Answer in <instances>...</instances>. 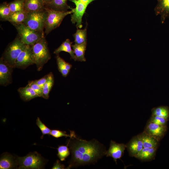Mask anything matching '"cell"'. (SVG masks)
<instances>
[{
    "label": "cell",
    "mask_w": 169,
    "mask_h": 169,
    "mask_svg": "<svg viewBox=\"0 0 169 169\" xmlns=\"http://www.w3.org/2000/svg\"><path fill=\"white\" fill-rule=\"evenodd\" d=\"M33 61L40 71L51 58V56L48 46V44L45 37L31 45Z\"/></svg>",
    "instance_id": "obj_2"
},
{
    "label": "cell",
    "mask_w": 169,
    "mask_h": 169,
    "mask_svg": "<svg viewBox=\"0 0 169 169\" xmlns=\"http://www.w3.org/2000/svg\"><path fill=\"white\" fill-rule=\"evenodd\" d=\"M70 135L67 145L69 147L72 156L66 169L95 162L106 155L107 151L97 140L87 141L77 138L73 131H70Z\"/></svg>",
    "instance_id": "obj_1"
},
{
    "label": "cell",
    "mask_w": 169,
    "mask_h": 169,
    "mask_svg": "<svg viewBox=\"0 0 169 169\" xmlns=\"http://www.w3.org/2000/svg\"><path fill=\"white\" fill-rule=\"evenodd\" d=\"M28 84L33 90L39 97L43 98V92L42 88L36 84L34 81H29Z\"/></svg>",
    "instance_id": "obj_33"
},
{
    "label": "cell",
    "mask_w": 169,
    "mask_h": 169,
    "mask_svg": "<svg viewBox=\"0 0 169 169\" xmlns=\"http://www.w3.org/2000/svg\"><path fill=\"white\" fill-rule=\"evenodd\" d=\"M74 3L75 8H72L73 13L71 15V21L73 24L76 23L77 28H81L82 27V18L88 6L80 0H69Z\"/></svg>",
    "instance_id": "obj_8"
},
{
    "label": "cell",
    "mask_w": 169,
    "mask_h": 169,
    "mask_svg": "<svg viewBox=\"0 0 169 169\" xmlns=\"http://www.w3.org/2000/svg\"><path fill=\"white\" fill-rule=\"evenodd\" d=\"M25 0H14L8 3L12 13L24 11Z\"/></svg>",
    "instance_id": "obj_28"
},
{
    "label": "cell",
    "mask_w": 169,
    "mask_h": 169,
    "mask_svg": "<svg viewBox=\"0 0 169 169\" xmlns=\"http://www.w3.org/2000/svg\"><path fill=\"white\" fill-rule=\"evenodd\" d=\"M12 67L2 57L0 60V84L6 85L11 81Z\"/></svg>",
    "instance_id": "obj_11"
},
{
    "label": "cell",
    "mask_w": 169,
    "mask_h": 169,
    "mask_svg": "<svg viewBox=\"0 0 169 169\" xmlns=\"http://www.w3.org/2000/svg\"><path fill=\"white\" fill-rule=\"evenodd\" d=\"M45 7L42 0H25L24 9L27 13L41 10Z\"/></svg>",
    "instance_id": "obj_16"
},
{
    "label": "cell",
    "mask_w": 169,
    "mask_h": 169,
    "mask_svg": "<svg viewBox=\"0 0 169 169\" xmlns=\"http://www.w3.org/2000/svg\"><path fill=\"white\" fill-rule=\"evenodd\" d=\"M167 126H164L148 121L143 131L160 141L166 133Z\"/></svg>",
    "instance_id": "obj_10"
},
{
    "label": "cell",
    "mask_w": 169,
    "mask_h": 169,
    "mask_svg": "<svg viewBox=\"0 0 169 169\" xmlns=\"http://www.w3.org/2000/svg\"><path fill=\"white\" fill-rule=\"evenodd\" d=\"M154 11L156 15H161V21L163 23L169 17V0H157Z\"/></svg>",
    "instance_id": "obj_15"
},
{
    "label": "cell",
    "mask_w": 169,
    "mask_h": 169,
    "mask_svg": "<svg viewBox=\"0 0 169 169\" xmlns=\"http://www.w3.org/2000/svg\"><path fill=\"white\" fill-rule=\"evenodd\" d=\"M68 146V145L59 146L57 148V155L60 160L62 161H65V159L70 155V150Z\"/></svg>",
    "instance_id": "obj_30"
},
{
    "label": "cell",
    "mask_w": 169,
    "mask_h": 169,
    "mask_svg": "<svg viewBox=\"0 0 169 169\" xmlns=\"http://www.w3.org/2000/svg\"><path fill=\"white\" fill-rule=\"evenodd\" d=\"M36 124L42 134L41 138L42 139L45 135H50L51 130L42 122L39 117H38L36 119Z\"/></svg>",
    "instance_id": "obj_31"
},
{
    "label": "cell",
    "mask_w": 169,
    "mask_h": 169,
    "mask_svg": "<svg viewBox=\"0 0 169 169\" xmlns=\"http://www.w3.org/2000/svg\"><path fill=\"white\" fill-rule=\"evenodd\" d=\"M156 148H143L135 157L142 161H150L155 159Z\"/></svg>",
    "instance_id": "obj_18"
},
{
    "label": "cell",
    "mask_w": 169,
    "mask_h": 169,
    "mask_svg": "<svg viewBox=\"0 0 169 169\" xmlns=\"http://www.w3.org/2000/svg\"><path fill=\"white\" fill-rule=\"evenodd\" d=\"M18 91L21 97L25 101H29L39 97L28 84L24 87L19 88Z\"/></svg>",
    "instance_id": "obj_21"
},
{
    "label": "cell",
    "mask_w": 169,
    "mask_h": 169,
    "mask_svg": "<svg viewBox=\"0 0 169 169\" xmlns=\"http://www.w3.org/2000/svg\"><path fill=\"white\" fill-rule=\"evenodd\" d=\"M54 83V76L52 72L49 74L48 79L43 87V98L48 99L49 93Z\"/></svg>",
    "instance_id": "obj_27"
},
{
    "label": "cell",
    "mask_w": 169,
    "mask_h": 169,
    "mask_svg": "<svg viewBox=\"0 0 169 169\" xmlns=\"http://www.w3.org/2000/svg\"><path fill=\"white\" fill-rule=\"evenodd\" d=\"M47 16L45 7L41 10L27 13L23 24L35 31L44 33V29Z\"/></svg>",
    "instance_id": "obj_5"
},
{
    "label": "cell",
    "mask_w": 169,
    "mask_h": 169,
    "mask_svg": "<svg viewBox=\"0 0 169 169\" xmlns=\"http://www.w3.org/2000/svg\"><path fill=\"white\" fill-rule=\"evenodd\" d=\"M68 0H52L45 5V7L54 10L60 11H67V10L71 8L68 5Z\"/></svg>",
    "instance_id": "obj_19"
},
{
    "label": "cell",
    "mask_w": 169,
    "mask_h": 169,
    "mask_svg": "<svg viewBox=\"0 0 169 169\" xmlns=\"http://www.w3.org/2000/svg\"><path fill=\"white\" fill-rule=\"evenodd\" d=\"M168 121L166 119L163 117L151 115L148 121L160 125L167 126Z\"/></svg>",
    "instance_id": "obj_32"
},
{
    "label": "cell",
    "mask_w": 169,
    "mask_h": 169,
    "mask_svg": "<svg viewBox=\"0 0 169 169\" xmlns=\"http://www.w3.org/2000/svg\"><path fill=\"white\" fill-rule=\"evenodd\" d=\"M49 77V74L45 75L41 78L36 80L34 81L42 88H43L44 85L47 81Z\"/></svg>",
    "instance_id": "obj_35"
},
{
    "label": "cell",
    "mask_w": 169,
    "mask_h": 169,
    "mask_svg": "<svg viewBox=\"0 0 169 169\" xmlns=\"http://www.w3.org/2000/svg\"><path fill=\"white\" fill-rule=\"evenodd\" d=\"M26 45L19 37L16 38L9 44L2 58L12 67H14L16 59Z\"/></svg>",
    "instance_id": "obj_7"
},
{
    "label": "cell",
    "mask_w": 169,
    "mask_h": 169,
    "mask_svg": "<svg viewBox=\"0 0 169 169\" xmlns=\"http://www.w3.org/2000/svg\"><path fill=\"white\" fill-rule=\"evenodd\" d=\"M50 135L55 138H59L60 137H71V135L67 134L65 131H62L58 130H52L51 131Z\"/></svg>",
    "instance_id": "obj_34"
},
{
    "label": "cell",
    "mask_w": 169,
    "mask_h": 169,
    "mask_svg": "<svg viewBox=\"0 0 169 169\" xmlns=\"http://www.w3.org/2000/svg\"><path fill=\"white\" fill-rule=\"evenodd\" d=\"M72 42L69 39H66L54 52V53L57 54L61 51H64L69 53L71 59L76 61V58L74 51L71 48Z\"/></svg>",
    "instance_id": "obj_24"
},
{
    "label": "cell",
    "mask_w": 169,
    "mask_h": 169,
    "mask_svg": "<svg viewBox=\"0 0 169 169\" xmlns=\"http://www.w3.org/2000/svg\"><path fill=\"white\" fill-rule=\"evenodd\" d=\"M73 36L75 44H80L87 42L86 27L83 29L77 28L76 33L73 34Z\"/></svg>",
    "instance_id": "obj_26"
},
{
    "label": "cell",
    "mask_w": 169,
    "mask_h": 169,
    "mask_svg": "<svg viewBox=\"0 0 169 169\" xmlns=\"http://www.w3.org/2000/svg\"><path fill=\"white\" fill-rule=\"evenodd\" d=\"M18 169H43L44 167L46 161L37 151L30 152L23 157H16Z\"/></svg>",
    "instance_id": "obj_3"
},
{
    "label": "cell",
    "mask_w": 169,
    "mask_h": 169,
    "mask_svg": "<svg viewBox=\"0 0 169 169\" xmlns=\"http://www.w3.org/2000/svg\"><path fill=\"white\" fill-rule=\"evenodd\" d=\"M25 11L12 13L7 19L14 26L23 23L27 16Z\"/></svg>",
    "instance_id": "obj_20"
},
{
    "label": "cell",
    "mask_w": 169,
    "mask_h": 169,
    "mask_svg": "<svg viewBox=\"0 0 169 169\" xmlns=\"http://www.w3.org/2000/svg\"><path fill=\"white\" fill-rule=\"evenodd\" d=\"M14 26L20 39L26 45H32L44 37V33L33 30L23 23Z\"/></svg>",
    "instance_id": "obj_6"
},
{
    "label": "cell",
    "mask_w": 169,
    "mask_h": 169,
    "mask_svg": "<svg viewBox=\"0 0 169 169\" xmlns=\"http://www.w3.org/2000/svg\"><path fill=\"white\" fill-rule=\"evenodd\" d=\"M141 139L143 148H153L157 149L159 141L154 137L143 131L138 135Z\"/></svg>",
    "instance_id": "obj_17"
},
{
    "label": "cell",
    "mask_w": 169,
    "mask_h": 169,
    "mask_svg": "<svg viewBox=\"0 0 169 169\" xmlns=\"http://www.w3.org/2000/svg\"><path fill=\"white\" fill-rule=\"evenodd\" d=\"M152 115L163 117L168 120L169 108L167 106H161L154 107L151 110Z\"/></svg>",
    "instance_id": "obj_25"
},
{
    "label": "cell",
    "mask_w": 169,
    "mask_h": 169,
    "mask_svg": "<svg viewBox=\"0 0 169 169\" xmlns=\"http://www.w3.org/2000/svg\"><path fill=\"white\" fill-rule=\"evenodd\" d=\"M33 64L31 45H26L16 59L14 67L24 68Z\"/></svg>",
    "instance_id": "obj_9"
},
{
    "label": "cell",
    "mask_w": 169,
    "mask_h": 169,
    "mask_svg": "<svg viewBox=\"0 0 169 169\" xmlns=\"http://www.w3.org/2000/svg\"><path fill=\"white\" fill-rule=\"evenodd\" d=\"M83 3L85 4L88 5L92 2L96 0H80Z\"/></svg>",
    "instance_id": "obj_37"
},
{
    "label": "cell",
    "mask_w": 169,
    "mask_h": 169,
    "mask_svg": "<svg viewBox=\"0 0 169 169\" xmlns=\"http://www.w3.org/2000/svg\"><path fill=\"white\" fill-rule=\"evenodd\" d=\"M129 155L134 157L143 148L142 142L137 135L133 137L126 145Z\"/></svg>",
    "instance_id": "obj_13"
},
{
    "label": "cell",
    "mask_w": 169,
    "mask_h": 169,
    "mask_svg": "<svg viewBox=\"0 0 169 169\" xmlns=\"http://www.w3.org/2000/svg\"><path fill=\"white\" fill-rule=\"evenodd\" d=\"M126 148V145L124 144L118 143L111 141L109 148L106 152V156L112 157L117 164V159L122 157Z\"/></svg>",
    "instance_id": "obj_12"
},
{
    "label": "cell",
    "mask_w": 169,
    "mask_h": 169,
    "mask_svg": "<svg viewBox=\"0 0 169 169\" xmlns=\"http://www.w3.org/2000/svg\"><path fill=\"white\" fill-rule=\"evenodd\" d=\"M47 16L45 23V32L48 34L52 30L59 27L64 18L72 13L73 11H60L45 7Z\"/></svg>",
    "instance_id": "obj_4"
},
{
    "label": "cell",
    "mask_w": 169,
    "mask_h": 169,
    "mask_svg": "<svg viewBox=\"0 0 169 169\" xmlns=\"http://www.w3.org/2000/svg\"><path fill=\"white\" fill-rule=\"evenodd\" d=\"M16 157L8 152H4L1 156L0 169H10L18 168Z\"/></svg>",
    "instance_id": "obj_14"
},
{
    "label": "cell",
    "mask_w": 169,
    "mask_h": 169,
    "mask_svg": "<svg viewBox=\"0 0 169 169\" xmlns=\"http://www.w3.org/2000/svg\"><path fill=\"white\" fill-rule=\"evenodd\" d=\"M12 13L8 3L4 2L0 4V17L1 20L7 21Z\"/></svg>",
    "instance_id": "obj_29"
},
{
    "label": "cell",
    "mask_w": 169,
    "mask_h": 169,
    "mask_svg": "<svg viewBox=\"0 0 169 169\" xmlns=\"http://www.w3.org/2000/svg\"><path fill=\"white\" fill-rule=\"evenodd\" d=\"M52 169H66L64 165L61 164L59 160H57L54 164Z\"/></svg>",
    "instance_id": "obj_36"
},
{
    "label": "cell",
    "mask_w": 169,
    "mask_h": 169,
    "mask_svg": "<svg viewBox=\"0 0 169 169\" xmlns=\"http://www.w3.org/2000/svg\"><path fill=\"white\" fill-rule=\"evenodd\" d=\"M86 45L87 42L80 44H75L72 45L76 57V61L80 62L86 61L84 55Z\"/></svg>",
    "instance_id": "obj_23"
},
{
    "label": "cell",
    "mask_w": 169,
    "mask_h": 169,
    "mask_svg": "<svg viewBox=\"0 0 169 169\" xmlns=\"http://www.w3.org/2000/svg\"><path fill=\"white\" fill-rule=\"evenodd\" d=\"M52 0H42V1H43L44 3L45 4V5L46 4L49 3Z\"/></svg>",
    "instance_id": "obj_38"
},
{
    "label": "cell",
    "mask_w": 169,
    "mask_h": 169,
    "mask_svg": "<svg viewBox=\"0 0 169 169\" xmlns=\"http://www.w3.org/2000/svg\"><path fill=\"white\" fill-rule=\"evenodd\" d=\"M56 58L59 71L63 77H66L69 74L72 65L61 58L59 54H57Z\"/></svg>",
    "instance_id": "obj_22"
}]
</instances>
